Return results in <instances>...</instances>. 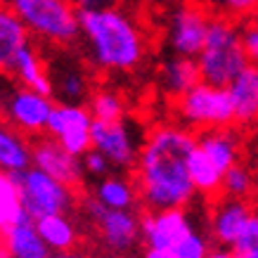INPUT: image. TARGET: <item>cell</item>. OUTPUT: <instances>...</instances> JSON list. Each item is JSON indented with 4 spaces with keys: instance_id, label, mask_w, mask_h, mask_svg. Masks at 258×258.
<instances>
[{
    "instance_id": "obj_1",
    "label": "cell",
    "mask_w": 258,
    "mask_h": 258,
    "mask_svg": "<svg viewBox=\"0 0 258 258\" xmlns=\"http://www.w3.org/2000/svg\"><path fill=\"white\" fill-rule=\"evenodd\" d=\"M197 135L180 123H161L145 138L135 166V185L147 213L185 209L197 189L189 178V157Z\"/></svg>"
},
{
    "instance_id": "obj_2",
    "label": "cell",
    "mask_w": 258,
    "mask_h": 258,
    "mask_svg": "<svg viewBox=\"0 0 258 258\" xmlns=\"http://www.w3.org/2000/svg\"><path fill=\"white\" fill-rule=\"evenodd\" d=\"M83 59L102 74L135 71L145 59L147 43L140 24L123 8L79 12Z\"/></svg>"
},
{
    "instance_id": "obj_3",
    "label": "cell",
    "mask_w": 258,
    "mask_h": 258,
    "mask_svg": "<svg viewBox=\"0 0 258 258\" xmlns=\"http://www.w3.org/2000/svg\"><path fill=\"white\" fill-rule=\"evenodd\" d=\"M197 64H199V74H202L204 83H211L218 88L230 86L249 67V59H246L242 45L239 22L213 17L206 43L197 57Z\"/></svg>"
},
{
    "instance_id": "obj_4",
    "label": "cell",
    "mask_w": 258,
    "mask_h": 258,
    "mask_svg": "<svg viewBox=\"0 0 258 258\" xmlns=\"http://www.w3.org/2000/svg\"><path fill=\"white\" fill-rule=\"evenodd\" d=\"M15 12L31 36L47 45L69 47L79 40V10L71 0H0Z\"/></svg>"
},
{
    "instance_id": "obj_5",
    "label": "cell",
    "mask_w": 258,
    "mask_h": 258,
    "mask_svg": "<svg viewBox=\"0 0 258 258\" xmlns=\"http://www.w3.org/2000/svg\"><path fill=\"white\" fill-rule=\"evenodd\" d=\"M15 182L17 192H19V204L22 211L33 218L36 223L47 216H59V213H69L76 204L74 187L59 182L57 178L47 175L36 166L26 168L22 173L10 175Z\"/></svg>"
},
{
    "instance_id": "obj_6",
    "label": "cell",
    "mask_w": 258,
    "mask_h": 258,
    "mask_svg": "<svg viewBox=\"0 0 258 258\" xmlns=\"http://www.w3.org/2000/svg\"><path fill=\"white\" fill-rule=\"evenodd\" d=\"M52 109H55L52 97L36 93L0 74V116L22 135H33V138L45 135Z\"/></svg>"
},
{
    "instance_id": "obj_7",
    "label": "cell",
    "mask_w": 258,
    "mask_h": 258,
    "mask_svg": "<svg viewBox=\"0 0 258 258\" xmlns=\"http://www.w3.org/2000/svg\"><path fill=\"white\" fill-rule=\"evenodd\" d=\"M175 116L180 125L189 131H213V128H230L235 123V109L227 88L211 83H197L189 93L175 100Z\"/></svg>"
},
{
    "instance_id": "obj_8",
    "label": "cell",
    "mask_w": 258,
    "mask_h": 258,
    "mask_svg": "<svg viewBox=\"0 0 258 258\" xmlns=\"http://www.w3.org/2000/svg\"><path fill=\"white\" fill-rule=\"evenodd\" d=\"M90 138H93V147L109 159L114 171H131L138 166L147 135H142L140 128L131 118H121L111 123L93 121Z\"/></svg>"
},
{
    "instance_id": "obj_9",
    "label": "cell",
    "mask_w": 258,
    "mask_h": 258,
    "mask_svg": "<svg viewBox=\"0 0 258 258\" xmlns=\"http://www.w3.org/2000/svg\"><path fill=\"white\" fill-rule=\"evenodd\" d=\"M211 19V15H206L202 8L192 5L189 0L171 10L166 17L164 29V45L168 47V52L197 59L204 43H206Z\"/></svg>"
},
{
    "instance_id": "obj_10",
    "label": "cell",
    "mask_w": 258,
    "mask_h": 258,
    "mask_svg": "<svg viewBox=\"0 0 258 258\" xmlns=\"http://www.w3.org/2000/svg\"><path fill=\"white\" fill-rule=\"evenodd\" d=\"M50 86H52V100L57 104H88L93 97V81L90 71L81 57L69 52L67 47H57L55 57L45 59Z\"/></svg>"
},
{
    "instance_id": "obj_11",
    "label": "cell",
    "mask_w": 258,
    "mask_h": 258,
    "mask_svg": "<svg viewBox=\"0 0 258 258\" xmlns=\"http://www.w3.org/2000/svg\"><path fill=\"white\" fill-rule=\"evenodd\" d=\"M88 218L95 225L102 244L114 253H128L142 239V218L135 211H114L95 202L93 197L83 204Z\"/></svg>"
},
{
    "instance_id": "obj_12",
    "label": "cell",
    "mask_w": 258,
    "mask_h": 258,
    "mask_svg": "<svg viewBox=\"0 0 258 258\" xmlns=\"http://www.w3.org/2000/svg\"><path fill=\"white\" fill-rule=\"evenodd\" d=\"M93 121L95 118L86 104H57L55 102L45 135L55 138L69 154L81 159L86 152L93 149V138H90Z\"/></svg>"
},
{
    "instance_id": "obj_13",
    "label": "cell",
    "mask_w": 258,
    "mask_h": 258,
    "mask_svg": "<svg viewBox=\"0 0 258 258\" xmlns=\"http://www.w3.org/2000/svg\"><path fill=\"white\" fill-rule=\"evenodd\" d=\"M31 164L40 171H45L47 175L57 178L59 182L69 185V187H76L81 180L86 178L81 159L69 154L50 135H40L31 142Z\"/></svg>"
},
{
    "instance_id": "obj_14",
    "label": "cell",
    "mask_w": 258,
    "mask_h": 258,
    "mask_svg": "<svg viewBox=\"0 0 258 258\" xmlns=\"http://www.w3.org/2000/svg\"><path fill=\"white\" fill-rule=\"evenodd\" d=\"M195 227L185 209H168L142 216V242L145 249L173 251V246Z\"/></svg>"
},
{
    "instance_id": "obj_15",
    "label": "cell",
    "mask_w": 258,
    "mask_h": 258,
    "mask_svg": "<svg viewBox=\"0 0 258 258\" xmlns=\"http://www.w3.org/2000/svg\"><path fill=\"white\" fill-rule=\"evenodd\" d=\"M253 218L251 206L244 199L223 197L216 202L211 213V237L218 246H232L242 237L246 225Z\"/></svg>"
},
{
    "instance_id": "obj_16",
    "label": "cell",
    "mask_w": 258,
    "mask_h": 258,
    "mask_svg": "<svg viewBox=\"0 0 258 258\" xmlns=\"http://www.w3.org/2000/svg\"><path fill=\"white\" fill-rule=\"evenodd\" d=\"M157 83L159 90L171 97V100H180L185 93H189L197 83H202V74H199V64L197 59L180 55H164L157 69Z\"/></svg>"
},
{
    "instance_id": "obj_17",
    "label": "cell",
    "mask_w": 258,
    "mask_h": 258,
    "mask_svg": "<svg viewBox=\"0 0 258 258\" xmlns=\"http://www.w3.org/2000/svg\"><path fill=\"white\" fill-rule=\"evenodd\" d=\"M3 246L8 251V258H55V253L43 242L36 220L29 218L24 211L3 232Z\"/></svg>"
},
{
    "instance_id": "obj_18",
    "label": "cell",
    "mask_w": 258,
    "mask_h": 258,
    "mask_svg": "<svg viewBox=\"0 0 258 258\" xmlns=\"http://www.w3.org/2000/svg\"><path fill=\"white\" fill-rule=\"evenodd\" d=\"M8 76L12 81H17V83L36 90V93L52 97V86H50L45 59L40 57L38 47L33 45V43H26V45L19 50V55L15 57L12 69H10Z\"/></svg>"
},
{
    "instance_id": "obj_19",
    "label": "cell",
    "mask_w": 258,
    "mask_h": 258,
    "mask_svg": "<svg viewBox=\"0 0 258 258\" xmlns=\"http://www.w3.org/2000/svg\"><path fill=\"white\" fill-rule=\"evenodd\" d=\"M232 109H235V123L249 125L258 121V64H249L246 69L227 86Z\"/></svg>"
},
{
    "instance_id": "obj_20",
    "label": "cell",
    "mask_w": 258,
    "mask_h": 258,
    "mask_svg": "<svg viewBox=\"0 0 258 258\" xmlns=\"http://www.w3.org/2000/svg\"><path fill=\"white\" fill-rule=\"evenodd\" d=\"M197 147L202 149L213 164L223 173H227L232 166L239 164V135L232 128H213V131H202L197 135Z\"/></svg>"
},
{
    "instance_id": "obj_21",
    "label": "cell",
    "mask_w": 258,
    "mask_h": 258,
    "mask_svg": "<svg viewBox=\"0 0 258 258\" xmlns=\"http://www.w3.org/2000/svg\"><path fill=\"white\" fill-rule=\"evenodd\" d=\"M93 199L107 209H114V211H135V206L140 204L138 185L125 175H116V173H111L102 180H95Z\"/></svg>"
},
{
    "instance_id": "obj_22",
    "label": "cell",
    "mask_w": 258,
    "mask_h": 258,
    "mask_svg": "<svg viewBox=\"0 0 258 258\" xmlns=\"http://www.w3.org/2000/svg\"><path fill=\"white\" fill-rule=\"evenodd\" d=\"M26 43H31V33L22 24V19L0 3V74L8 76L15 57Z\"/></svg>"
},
{
    "instance_id": "obj_23",
    "label": "cell",
    "mask_w": 258,
    "mask_h": 258,
    "mask_svg": "<svg viewBox=\"0 0 258 258\" xmlns=\"http://www.w3.org/2000/svg\"><path fill=\"white\" fill-rule=\"evenodd\" d=\"M31 166V145L17 128L0 118V173L15 175Z\"/></svg>"
},
{
    "instance_id": "obj_24",
    "label": "cell",
    "mask_w": 258,
    "mask_h": 258,
    "mask_svg": "<svg viewBox=\"0 0 258 258\" xmlns=\"http://www.w3.org/2000/svg\"><path fill=\"white\" fill-rule=\"evenodd\" d=\"M40 237L45 246L52 253H67V251H74L76 244H79V230H76V223L67 216V213H59V216H47V218L38 220L36 223Z\"/></svg>"
},
{
    "instance_id": "obj_25",
    "label": "cell",
    "mask_w": 258,
    "mask_h": 258,
    "mask_svg": "<svg viewBox=\"0 0 258 258\" xmlns=\"http://www.w3.org/2000/svg\"><path fill=\"white\" fill-rule=\"evenodd\" d=\"M223 175L225 173L220 171L199 147L192 152V157H189V178H192L197 195H204V197L220 195L223 192Z\"/></svg>"
},
{
    "instance_id": "obj_26",
    "label": "cell",
    "mask_w": 258,
    "mask_h": 258,
    "mask_svg": "<svg viewBox=\"0 0 258 258\" xmlns=\"http://www.w3.org/2000/svg\"><path fill=\"white\" fill-rule=\"evenodd\" d=\"M192 5L202 8L206 15L220 19H249L258 15V0H189Z\"/></svg>"
},
{
    "instance_id": "obj_27",
    "label": "cell",
    "mask_w": 258,
    "mask_h": 258,
    "mask_svg": "<svg viewBox=\"0 0 258 258\" xmlns=\"http://www.w3.org/2000/svg\"><path fill=\"white\" fill-rule=\"evenodd\" d=\"M88 109L93 114L95 121H121L125 118V102L123 97L116 93V90H111V88H97L88 102Z\"/></svg>"
},
{
    "instance_id": "obj_28",
    "label": "cell",
    "mask_w": 258,
    "mask_h": 258,
    "mask_svg": "<svg viewBox=\"0 0 258 258\" xmlns=\"http://www.w3.org/2000/svg\"><path fill=\"white\" fill-rule=\"evenodd\" d=\"M19 213H22V204H19V192L15 182L10 175L0 173V232H5Z\"/></svg>"
},
{
    "instance_id": "obj_29",
    "label": "cell",
    "mask_w": 258,
    "mask_h": 258,
    "mask_svg": "<svg viewBox=\"0 0 258 258\" xmlns=\"http://www.w3.org/2000/svg\"><path fill=\"white\" fill-rule=\"evenodd\" d=\"M171 253L175 258H206L211 253V242H209V237L204 235L202 230L192 227L187 235L173 246Z\"/></svg>"
},
{
    "instance_id": "obj_30",
    "label": "cell",
    "mask_w": 258,
    "mask_h": 258,
    "mask_svg": "<svg viewBox=\"0 0 258 258\" xmlns=\"http://www.w3.org/2000/svg\"><path fill=\"white\" fill-rule=\"evenodd\" d=\"M253 187V178L242 164L232 166L230 171L223 175V195L232 197V199H246Z\"/></svg>"
},
{
    "instance_id": "obj_31",
    "label": "cell",
    "mask_w": 258,
    "mask_h": 258,
    "mask_svg": "<svg viewBox=\"0 0 258 258\" xmlns=\"http://www.w3.org/2000/svg\"><path fill=\"white\" fill-rule=\"evenodd\" d=\"M230 249L235 251L237 258H258V216L253 213L251 223L242 232V237L237 239Z\"/></svg>"
},
{
    "instance_id": "obj_32",
    "label": "cell",
    "mask_w": 258,
    "mask_h": 258,
    "mask_svg": "<svg viewBox=\"0 0 258 258\" xmlns=\"http://www.w3.org/2000/svg\"><path fill=\"white\" fill-rule=\"evenodd\" d=\"M81 164H83L86 178H93V180H102V178H107V175L114 173V166L109 164V159L104 157L102 152H97L95 147L81 157Z\"/></svg>"
},
{
    "instance_id": "obj_33",
    "label": "cell",
    "mask_w": 258,
    "mask_h": 258,
    "mask_svg": "<svg viewBox=\"0 0 258 258\" xmlns=\"http://www.w3.org/2000/svg\"><path fill=\"white\" fill-rule=\"evenodd\" d=\"M239 33L249 64H258V15L239 22Z\"/></svg>"
},
{
    "instance_id": "obj_34",
    "label": "cell",
    "mask_w": 258,
    "mask_h": 258,
    "mask_svg": "<svg viewBox=\"0 0 258 258\" xmlns=\"http://www.w3.org/2000/svg\"><path fill=\"white\" fill-rule=\"evenodd\" d=\"M79 12H102V10H116L125 0H71Z\"/></svg>"
},
{
    "instance_id": "obj_35",
    "label": "cell",
    "mask_w": 258,
    "mask_h": 258,
    "mask_svg": "<svg viewBox=\"0 0 258 258\" xmlns=\"http://www.w3.org/2000/svg\"><path fill=\"white\" fill-rule=\"evenodd\" d=\"M182 3H187V0H149V5H154V8L159 10H175L178 5H182Z\"/></svg>"
},
{
    "instance_id": "obj_36",
    "label": "cell",
    "mask_w": 258,
    "mask_h": 258,
    "mask_svg": "<svg viewBox=\"0 0 258 258\" xmlns=\"http://www.w3.org/2000/svg\"><path fill=\"white\" fill-rule=\"evenodd\" d=\"M206 258H237V256L230 246H216V249H211V253Z\"/></svg>"
},
{
    "instance_id": "obj_37",
    "label": "cell",
    "mask_w": 258,
    "mask_h": 258,
    "mask_svg": "<svg viewBox=\"0 0 258 258\" xmlns=\"http://www.w3.org/2000/svg\"><path fill=\"white\" fill-rule=\"evenodd\" d=\"M142 258H175L171 251H157V249H145Z\"/></svg>"
},
{
    "instance_id": "obj_38",
    "label": "cell",
    "mask_w": 258,
    "mask_h": 258,
    "mask_svg": "<svg viewBox=\"0 0 258 258\" xmlns=\"http://www.w3.org/2000/svg\"><path fill=\"white\" fill-rule=\"evenodd\" d=\"M55 258H88V256L79 253V251H67V253H57Z\"/></svg>"
},
{
    "instance_id": "obj_39",
    "label": "cell",
    "mask_w": 258,
    "mask_h": 258,
    "mask_svg": "<svg viewBox=\"0 0 258 258\" xmlns=\"http://www.w3.org/2000/svg\"><path fill=\"white\" fill-rule=\"evenodd\" d=\"M0 258H8V251H5V246H3V242H0Z\"/></svg>"
}]
</instances>
